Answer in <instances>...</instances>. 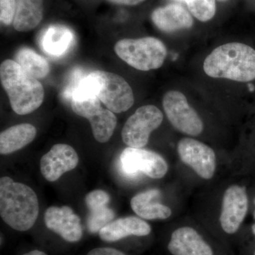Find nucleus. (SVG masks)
Returning a JSON list of instances; mask_svg holds the SVG:
<instances>
[{
  "mask_svg": "<svg viewBox=\"0 0 255 255\" xmlns=\"http://www.w3.org/2000/svg\"><path fill=\"white\" fill-rule=\"evenodd\" d=\"M39 213L38 197L31 187L16 182L11 178L0 179V216L16 231H28L33 227Z\"/></svg>",
  "mask_w": 255,
  "mask_h": 255,
  "instance_id": "obj_1",
  "label": "nucleus"
},
{
  "mask_svg": "<svg viewBox=\"0 0 255 255\" xmlns=\"http://www.w3.org/2000/svg\"><path fill=\"white\" fill-rule=\"evenodd\" d=\"M204 70L211 78L252 81L255 79V50L244 43L222 45L206 57Z\"/></svg>",
  "mask_w": 255,
  "mask_h": 255,
  "instance_id": "obj_2",
  "label": "nucleus"
},
{
  "mask_svg": "<svg viewBox=\"0 0 255 255\" xmlns=\"http://www.w3.org/2000/svg\"><path fill=\"white\" fill-rule=\"evenodd\" d=\"M0 78L15 113L26 115L43 103V85L38 79L25 72L15 60H6L1 63Z\"/></svg>",
  "mask_w": 255,
  "mask_h": 255,
  "instance_id": "obj_3",
  "label": "nucleus"
},
{
  "mask_svg": "<svg viewBox=\"0 0 255 255\" xmlns=\"http://www.w3.org/2000/svg\"><path fill=\"white\" fill-rule=\"evenodd\" d=\"M114 50L121 59L141 71L160 68L167 54L165 45L155 37L120 40Z\"/></svg>",
  "mask_w": 255,
  "mask_h": 255,
  "instance_id": "obj_4",
  "label": "nucleus"
},
{
  "mask_svg": "<svg viewBox=\"0 0 255 255\" xmlns=\"http://www.w3.org/2000/svg\"><path fill=\"white\" fill-rule=\"evenodd\" d=\"M96 95L113 113L127 112L134 103L132 88L117 74L95 70L87 75Z\"/></svg>",
  "mask_w": 255,
  "mask_h": 255,
  "instance_id": "obj_5",
  "label": "nucleus"
},
{
  "mask_svg": "<svg viewBox=\"0 0 255 255\" xmlns=\"http://www.w3.org/2000/svg\"><path fill=\"white\" fill-rule=\"evenodd\" d=\"M163 121V114L153 105L142 106L130 116L122 129L124 143L130 147L142 148L148 142L151 132Z\"/></svg>",
  "mask_w": 255,
  "mask_h": 255,
  "instance_id": "obj_6",
  "label": "nucleus"
},
{
  "mask_svg": "<svg viewBox=\"0 0 255 255\" xmlns=\"http://www.w3.org/2000/svg\"><path fill=\"white\" fill-rule=\"evenodd\" d=\"M121 169L127 177H136L140 172L152 179L164 177L168 171L165 159L153 151L127 147L120 156Z\"/></svg>",
  "mask_w": 255,
  "mask_h": 255,
  "instance_id": "obj_7",
  "label": "nucleus"
},
{
  "mask_svg": "<svg viewBox=\"0 0 255 255\" xmlns=\"http://www.w3.org/2000/svg\"><path fill=\"white\" fill-rule=\"evenodd\" d=\"M162 105L169 122L179 131L196 136L204 130L200 117L182 92H167L164 96Z\"/></svg>",
  "mask_w": 255,
  "mask_h": 255,
  "instance_id": "obj_8",
  "label": "nucleus"
},
{
  "mask_svg": "<svg viewBox=\"0 0 255 255\" xmlns=\"http://www.w3.org/2000/svg\"><path fill=\"white\" fill-rule=\"evenodd\" d=\"M179 157L199 177L210 179L214 177L216 167V154L209 146L199 140L184 137L177 145Z\"/></svg>",
  "mask_w": 255,
  "mask_h": 255,
  "instance_id": "obj_9",
  "label": "nucleus"
},
{
  "mask_svg": "<svg viewBox=\"0 0 255 255\" xmlns=\"http://www.w3.org/2000/svg\"><path fill=\"white\" fill-rule=\"evenodd\" d=\"M248 209L246 188L238 185L228 187L223 195L220 223L223 231L234 234L241 227Z\"/></svg>",
  "mask_w": 255,
  "mask_h": 255,
  "instance_id": "obj_10",
  "label": "nucleus"
},
{
  "mask_svg": "<svg viewBox=\"0 0 255 255\" xmlns=\"http://www.w3.org/2000/svg\"><path fill=\"white\" fill-rule=\"evenodd\" d=\"M44 221L48 229L65 241L75 243L81 240L83 235L81 220L68 206H50L45 213Z\"/></svg>",
  "mask_w": 255,
  "mask_h": 255,
  "instance_id": "obj_11",
  "label": "nucleus"
},
{
  "mask_svg": "<svg viewBox=\"0 0 255 255\" xmlns=\"http://www.w3.org/2000/svg\"><path fill=\"white\" fill-rule=\"evenodd\" d=\"M79 157L76 151L67 144H56L41 159V172L48 182L58 180L63 174L78 166Z\"/></svg>",
  "mask_w": 255,
  "mask_h": 255,
  "instance_id": "obj_12",
  "label": "nucleus"
},
{
  "mask_svg": "<svg viewBox=\"0 0 255 255\" xmlns=\"http://www.w3.org/2000/svg\"><path fill=\"white\" fill-rule=\"evenodd\" d=\"M168 251L173 255H214L212 249L199 233L191 227L178 228L172 233Z\"/></svg>",
  "mask_w": 255,
  "mask_h": 255,
  "instance_id": "obj_13",
  "label": "nucleus"
},
{
  "mask_svg": "<svg viewBox=\"0 0 255 255\" xmlns=\"http://www.w3.org/2000/svg\"><path fill=\"white\" fill-rule=\"evenodd\" d=\"M151 233L150 225L135 216L122 218L109 223L99 233L102 241L112 243L130 236H146Z\"/></svg>",
  "mask_w": 255,
  "mask_h": 255,
  "instance_id": "obj_14",
  "label": "nucleus"
},
{
  "mask_svg": "<svg viewBox=\"0 0 255 255\" xmlns=\"http://www.w3.org/2000/svg\"><path fill=\"white\" fill-rule=\"evenodd\" d=\"M151 18L159 30L167 33L187 29L191 28L194 23L189 11L177 4L157 8L152 12Z\"/></svg>",
  "mask_w": 255,
  "mask_h": 255,
  "instance_id": "obj_15",
  "label": "nucleus"
},
{
  "mask_svg": "<svg viewBox=\"0 0 255 255\" xmlns=\"http://www.w3.org/2000/svg\"><path fill=\"white\" fill-rule=\"evenodd\" d=\"M160 193L159 189H153L136 194L130 201L132 211L145 220L168 219L172 215L171 209L155 201Z\"/></svg>",
  "mask_w": 255,
  "mask_h": 255,
  "instance_id": "obj_16",
  "label": "nucleus"
},
{
  "mask_svg": "<svg viewBox=\"0 0 255 255\" xmlns=\"http://www.w3.org/2000/svg\"><path fill=\"white\" fill-rule=\"evenodd\" d=\"M74 41L75 36L70 28L55 25L47 28L42 35L41 46L46 54L60 57L71 48Z\"/></svg>",
  "mask_w": 255,
  "mask_h": 255,
  "instance_id": "obj_17",
  "label": "nucleus"
},
{
  "mask_svg": "<svg viewBox=\"0 0 255 255\" xmlns=\"http://www.w3.org/2000/svg\"><path fill=\"white\" fill-rule=\"evenodd\" d=\"M36 128L29 124H18L9 128L0 134V153L9 155L33 141Z\"/></svg>",
  "mask_w": 255,
  "mask_h": 255,
  "instance_id": "obj_18",
  "label": "nucleus"
},
{
  "mask_svg": "<svg viewBox=\"0 0 255 255\" xmlns=\"http://www.w3.org/2000/svg\"><path fill=\"white\" fill-rule=\"evenodd\" d=\"M43 0H16L14 27L16 31H31L41 23L43 15Z\"/></svg>",
  "mask_w": 255,
  "mask_h": 255,
  "instance_id": "obj_19",
  "label": "nucleus"
},
{
  "mask_svg": "<svg viewBox=\"0 0 255 255\" xmlns=\"http://www.w3.org/2000/svg\"><path fill=\"white\" fill-rule=\"evenodd\" d=\"M15 61L33 78L43 79L49 73V64L47 60L30 48H22L18 50Z\"/></svg>",
  "mask_w": 255,
  "mask_h": 255,
  "instance_id": "obj_20",
  "label": "nucleus"
},
{
  "mask_svg": "<svg viewBox=\"0 0 255 255\" xmlns=\"http://www.w3.org/2000/svg\"><path fill=\"white\" fill-rule=\"evenodd\" d=\"M87 120L91 124L92 132L97 141L104 143L110 140L117 124V117L113 112L102 108Z\"/></svg>",
  "mask_w": 255,
  "mask_h": 255,
  "instance_id": "obj_21",
  "label": "nucleus"
},
{
  "mask_svg": "<svg viewBox=\"0 0 255 255\" xmlns=\"http://www.w3.org/2000/svg\"><path fill=\"white\" fill-rule=\"evenodd\" d=\"M89 211L87 229L90 233H100L101 230L112 222L115 217L113 210L107 206H100Z\"/></svg>",
  "mask_w": 255,
  "mask_h": 255,
  "instance_id": "obj_22",
  "label": "nucleus"
},
{
  "mask_svg": "<svg viewBox=\"0 0 255 255\" xmlns=\"http://www.w3.org/2000/svg\"><path fill=\"white\" fill-rule=\"evenodd\" d=\"M188 9L199 21H209L216 14V0H187Z\"/></svg>",
  "mask_w": 255,
  "mask_h": 255,
  "instance_id": "obj_23",
  "label": "nucleus"
},
{
  "mask_svg": "<svg viewBox=\"0 0 255 255\" xmlns=\"http://www.w3.org/2000/svg\"><path fill=\"white\" fill-rule=\"evenodd\" d=\"M16 0H0V20L9 26L14 22L16 14Z\"/></svg>",
  "mask_w": 255,
  "mask_h": 255,
  "instance_id": "obj_24",
  "label": "nucleus"
},
{
  "mask_svg": "<svg viewBox=\"0 0 255 255\" xmlns=\"http://www.w3.org/2000/svg\"><path fill=\"white\" fill-rule=\"evenodd\" d=\"M110 201V196L108 193L100 189L91 191L85 197V202L89 210L100 206H108Z\"/></svg>",
  "mask_w": 255,
  "mask_h": 255,
  "instance_id": "obj_25",
  "label": "nucleus"
},
{
  "mask_svg": "<svg viewBox=\"0 0 255 255\" xmlns=\"http://www.w3.org/2000/svg\"><path fill=\"white\" fill-rule=\"evenodd\" d=\"M87 255H127L118 250L111 248H99L92 250Z\"/></svg>",
  "mask_w": 255,
  "mask_h": 255,
  "instance_id": "obj_26",
  "label": "nucleus"
},
{
  "mask_svg": "<svg viewBox=\"0 0 255 255\" xmlns=\"http://www.w3.org/2000/svg\"><path fill=\"white\" fill-rule=\"evenodd\" d=\"M110 2L114 3V4L128 5V6H132V5H137L145 1V0H109Z\"/></svg>",
  "mask_w": 255,
  "mask_h": 255,
  "instance_id": "obj_27",
  "label": "nucleus"
},
{
  "mask_svg": "<svg viewBox=\"0 0 255 255\" xmlns=\"http://www.w3.org/2000/svg\"><path fill=\"white\" fill-rule=\"evenodd\" d=\"M23 255H47L46 253H43V252L40 251H33L31 252H28V253H26V254Z\"/></svg>",
  "mask_w": 255,
  "mask_h": 255,
  "instance_id": "obj_28",
  "label": "nucleus"
},
{
  "mask_svg": "<svg viewBox=\"0 0 255 255\" xmlns=\"http://www.w3.org/2000/svg\"><path fill=\"white\" fill-rule=\"evenodd\" d=\"M248 87L251 88V91H253L254 90L255 87L253 86V85H251V84H250L249 85H248Z\"/></svg>",
  "mask_w": 255,
  "mask_h": 255,
  "instance_id": "obj_29",
  "label": "nucleus"
},
{
  "mask_svg": "<svg viewBox=\"0 0 255 255\" xmlns=\"http://www.w3.org/2000/svg\"><path fill=\"white\" fill-rule=\"evenodd\" d=\"M252 231H253V233L255 235V224L253 225V227H252Z\"/></svg>",
  "mask_w": 255,
  "mask_h": 255,
  "instance_id": "obj_30",
  "label": "nucleus"
},
{
  "mask_svg": "<svg viewBox=\"0 0 255 255\" xmlns=\"http://www.w3.org/2000/svg\"><path fill=\"white\" fill-rule=\"evenodd\" d=\"M177 1H182V2H186V1H187V0H177Z\"/></svg>",
  "mask_w": 255,
  "mask_h": 255,
  "instance_id": "obj_31",
  "label": "nucleus"
},
{
  "mask_svg": "<svg viewBox=\"0 0 255 255\" xmlns=\"http://www.w3.org/2000/svg\"><path fill=\"white\" fill-rule=\"evenodd\" d=\"M254 217H255V213H254Z\"/></svg>",
  "mask_w": 255,
  "mask_h": 255,
  "instance_id": "obj_32",
  "label": "nucleus"
},
{
  "mask_svg": "<svg viewBox=\"0 0 255 255\" xmlns=\"http://www.w3.org/2000/svg\"><path fill=\"white\" fill-rule=\"evenodd\" d=\"M254 255H255V254H254Z\"/></svg>",
  "mask_w": 255,
  "mask_h": 255,
  "instance_id": "obj_33",
  "label": "nucleus"
},
{
  "mask_svg": "<svg viewBox=\"0 0 255 255\" xmlns=\"http://www.w3.org/2000/svg\"></svg>",
  "mask_w": 255,
  "mask_h": 255,
  "instance_id": "obj_34",
  "label": "nucleus"
}]
</instances>
